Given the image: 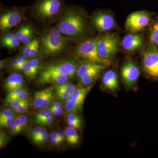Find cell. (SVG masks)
Listing matches in <instances>:
<instances>
[{
    "instance_id": "cell-1",
    "label": "cell",
    "mask_w": 158,
    "mask_h": 158,
    "mask_svg": "<svg viewBox=\"0 0 158 158\" xmlns=\"http://www.w3.org/2000/svg\"><path fill=\"white\" fill-rule=\"evenodd\" d=\"M56 27L72 40H78L88 32V20L85 12L78 7L65 6L59 15Z\"/></svg>"
},
{
    "instance_id": "cell-2",
    "label": "cell",
    "mask_w": 158,
    "mask_h": 158,
    "mask_svg": "<svg viewBox=\"0 0 158 158\" xmlns=\"http://www.w3.org/2000/svg\"><path fill=\"white\" fill-rule=\"evenodd\" d=\"M70 40L56 27L45 29L42 32L40 41V54L47 58L59 56L68 48Z\"/></svg>"
},
{
    "instance_id": "cell-3",
    "label": "cell",
    "mask_w": 158,
    "mask_h": 158,
    "mask_svg": "<svg viewBox=\"0 0 158 158\" xmlns=\"http://www.w3.org/2000/svg\"><path fill=\"white\" fill-rule=\"evenodd\" d=\"M65 7L64 0H37L32 10L38 19L48 21L59 17Z\"/></svg>"
},
{
    "instance_id": "cell-4",
    "label": "cell",
    "mask_w": 158,
    "mask_h": 158,
    "mask_svg": "<svg viewBox=\"0 0 158 158\" xmlns=\"http://www.w3.org/2000/svg\"><path fill=\"white\" fill-rule=\"evenodd\" d=\"M98 37L91 38L83 41L75 51V54L85 60L100 63L108 66L111 65V61L102 59L98 52Z\"/></svg>"
},
{
    "instance_id": "cell-5",
    "label": "cell",
    "mask_w": 158,
    "mask_h": 158,
    "mask_svg": "<svg viewBox=\"0 0 158 158\" xmlns=\"http://www.w3.org/2000/svg\"><path fill=\"white\" fill-rule=\"evenodd\" d=\"M79 62L75 59L59 60L46 64L40 73H57L65 75L72 78L76 75Z\"/></svg>"
},
{
    "instance_id": "cell-6",
    "label": "cell",
    "mask_w": 158,
    "mask_h": 158,
    "mask_svg": "<svg viewBox=\"0 0 158 158\" xmlns=\"http://www.w3.org/2000/svg\"><path fill=\"white\" fill-rule=\"evenodd\" d=\"M119 40L113 34H107L98 37V52L99 56L105 60L111 61L118 51Z\"/></svg>"
},
{
    "instance_id": "cell-7",
    "label": "cell",
    "mask_w": 158,
    "mask_h": 158,
    "mask_svg": "<svg viewBox=\"0 0 158 158\" xmlns=\"http://www.w3.org/2000/svg\"><path fill=\"white\" fill-rule=\"evenodd\" d=\"M26 8L12 7L4 9L0 17V29L3 32L8 31L22 21Z\"/></svg>"
},
{
    "instance_id": "cell-8",
    "label": "cell",
    "mask_w": 158,
    "mask_h": 158,
    "mask_svg": "<svg viewBox=\"0 0 158 158\" xmlns=\"http://www.w3.org/2000/svg\"><path fill=\"white\" fill-rule=\"evenodd\" d=\"M142 66L144 72L152 78L158 80V49L152 45L142 52Z\"/></svg>"
},
{
    "instance_id": "cell-9",
    "label": "cell",
    "mask_w": 158,
    "mask_h": 158,
    "mask_svg": "<svg viewBox=\"0 0 158 158\" xmlns=\"http://www.w3.org/2000/svg\"><path fill=\"white\" fill-rule=\"evenodd\" d=\"M92 86H82L77 88L65 102V107L66 111L69 113H75L81 112L85 99Z\"/></svg>"
},
{
    "instance_id": "cell-10",
    "label": "cell",
    "mask_w": 158,
    "mask_h": 158,
    "mask_svg": "<svg viewBox=\"0 0 158 158\" xmlns=\"http://www.w3.org/2000/svg\"><path fill=\"white\" fill-rule=\"evenodd\" d=\"M150 21L149 12L146 11H137L128 16L125 27L128 31L135 33L145 28L149 24Z\"/></svg>"
},
{
    "instance_id": "cell-11",
    "label": "cell",
    "mask_w": 158,
    "mask_h": 158,
    "mask_svg": "<svg viewBox=\"0 0 158 158\" xmlns=\"http://www.w3.org/2000/svg\"><path fill=\"white\" fill-rule=\"evenodd\" d=\"M140 74V70L138 66L132 61H127L122 67V79L128 88H132L135 86Z\"/></svg>"
},
{
    "instance_id": "cell-12",
    "label": "cell",
    "mask_w": 158,
    "mask_h": 158,
    "mask_svg": "<svg viewBox=\"0 0 158 158\" xmlns=\"http://www.w3.org/2000/svg\"><path fill=\"white\" fill-rule=\"evenodd\" d=\"M91 23L100 32H107L115 27V21L112 15L106 11H96L92 16Z\"/></svg>"
},
{
    "instance_id": "cell-13",
    "label": "cell",
    "mask_w": 158,
    "mask_h": 158,
    "mask_svg": "<svg viewBox=\"0 0 158 158\" xmlns=\"http://www.w3.org/2000/svg\"><path fill=\"white\" fill-rule=\"evenodd\" d=\"M52 89L51 87H49L35 93L33 101L34 108L40 109L48 107L53 103L54 97Z\"/></svg>"
},
{
    "instance_id": "cell-14",
    "label": "cell",
    "mask_w": 158,
    "mask_h": 158,
    "mask_svg": "<svg viewBox=\"0 0 158 158\" xmlns=\"http://www.w3.org/2000/svg\"><path fill=\"white\" fill-rule=\"evenodd\" d=\"M106 65L85 60L79 62L76 75L79 79L96 72H102Z\"/></svg>"
},
{
    "instance_id": "cell-15",
    "label": "cell",
    "mask_w": 158,
    "mask_h": 158,
    "mask_svg": "<svg viewBox=\"0 0 158 158\" xmlns=\"http://www.w3.org/2000/svg\"><path fill=\"white\" fill-rule=\"evenodd\" d=\"M144 44L143 36L140 34H128L123 38L122 42L123 48L129 52H134L141 48Z\"/></svg>"
},
{
    "instance_id": "cell-16",
    "label": "cell",
    "mask_w": 158,
    "mask_h": 158,
    "mask_svg": "<svg viewBox=\"0 0 158 158\" xmlns=\"http://www.w3.org/2000/svg\"><path fill=\"white\" fill-rule=\"evenodd\" d=\"M69 78H70L69 77L65 75L57 73H40L38 78V82L41 85H61L67 83Z\"/></svg>"
},
{
    "instance_id": "cell-17",
    "label": "cell",
    "mask_w": 158,
    "mask_h": 158,
    "mask_svg": "<svg viewBox=\"0 0 158 158\" xmlns=\"http://www.w3.org/2000/svg\"><path fill=\"white\" fill-rule=\"evenodd\" d=\"M102 85L105 90L111 92L117 90L118 87V81L115 71L110 69L107 71L102 79Z\"/></svg>"
},
{
    "instance_id": "cell-18",
    "label": "cell",
    "mask_w": 158,
    "mask_h": 158,
    "mask_svg": "<svg viewBox=\"0 0 158 158\" xmlns=\"http://www.w3.org/2000/svg\"><path fill=\"white\" fill-rule=\"evenodd\" d=\"M23 77L21 74L13 73L6 79L4 88L6 91L9 92L13 89L23 87Z\"/></svg>"
},
{
    "instance_id": "cell-19",
    "label": "cell",
    "mask_w": 158,
    "mask_h": 158,
    "mask_svg": "<svg viewBox=\"0 0 158 158\" xmlns=\"http://www.w3.org/2000/svg\"><path fill=\"white\" fill-rule=\"evenodd\" d=\"M27 122V118L25 115H20L16 117L13 124L10 126V133L12 135L19 134L25 128Z\"/></svg>"
},
{
    "instance_id": "cell-20",
    "label": "cell",
    "mask_w": 158,
    "mask_h": 158,
    "mask_svg": "<svg viewBox=\"0 0 158 158\" xmlns=\"http://www.w3.org/2000/svg\"><path fill=\"white\" fill-rule=\"evenodd\" d=\"M65 139L70 145H75L78 143L80 137L76 129L70 127L66 128L65 131Z\"/></svg>"
},
{
    "instance_id": "cell-21",
    "label": "cell",
    "mask_w": 158,
    "mask_h": 158,
    "mask_svg": "<svg viewBox=\"0 0 158 158\" xmlns=\"http://www.w3.org/2000/svg\"><path fill=\"white\" fill-rule=\"evenodd\" d=\"M149 38L152 45L158 47V20L153 24L151 27Z\"/></svg>"
},
{
    "instance_id": "cell-22",
    "label": "cell",
    "mask_w": 158,
    "mask_h": 158,
    "mask_svg": "<svg viewBox=\"0 0 158 158\" xmlns=\"http://www.w3.org/2000/svg\"><path fill=\"white\" fill-rule=\"evenodd\" d=\"M29 97V94L25 90H23L20 93L17 94L15 95L9 97H6V101L7 103L13 101L27 99Z\"/></svg>"
},
{
    "instance_id": "cell-23",
    "label": "cell",
    "mask_w": 158,
    "mask_h": 158,
    "mask_svg": "<svg viewBox=\"0 0 158 158\" xmlns=\"http://www.w3.org/2000/svg\"><path fill=\"white\" fill-rule=\"evenodd\" d=\"M28 65L31 67L35 74L37 75L41 67V61L39 57H33L28 60Z\"/></svg>"
},
{
    "instance_id": "cell-24",
    "label": "cell",
    "mask_w": 158,
    "mask_h": 158,
    "mask_svg": "<svg viewBox=\"0 0 158 158\" xmlns=\"http://www.w3.org/2000/svg\"><path fill=\"white\" fill-rule=\"evenodd\" d=\"M33 33H34V31H33V28L32 26L28 24L27 27L25 32L23 35L22 37L20 40L21 42L26 44L30 42L32 40Z\"/></svg>"
},
{
    "instance_id": "cell-25",
    "label": "cell",
    "mask_w": 158,
    "mask_h": 158,
    "mask_svg": "<svg viewBox=\"0 0 158 158\" xmlns=\"http://www.w3.org/2000/svg\"><path fill=\"white\" fill-rule=\"evenodd\" d=\"M56 90V93L59 98L63 101H66L69 97L70 94L59 85H54Z\"/></svg>"
},
{
    "instance_id": "cell-26",
    "label": "cell",
    "mask_w": 158,
    "mask_h": 158,
    "mask_svg": "<svg viewBox=\"0 0 158 158\" xmlns=\"http://www.w3.org/2000/svg\"><path fill=\"white\" fill-rule=\"evenodd\" d=\"M32 45L30 53V58H33L36 56L39 52L40 41L37 38H34L32 40Z\"/></svg>"
},
{
    "instance_id": "cell-27",
    "label": "cell",
    "mask_w": 158,
    "mask_h": 158,
    "mask_svg": "<svg viewBox=\"0 0 158 158\" xmlns=\"http://www.w3.org/2000/svg\"><path fill=\"white\" fill-rule=\"evenodd\" d=\"M15 113L16 112L13 110L10 109H4L2 111H1L0 113V120L13 117V116H16Z\"/></svg>"
},
{
    "instance_id": "cell-28",
    "label": "cell",
    "mask_w": 158,
    "mask_h": 158,
    "mask_svg": "<svg viewBox=\"0 0 158 158\" xmlns=\"http://www.w3.org/2000/svg\"><path fill=\"white\" fill-rule=\"evenodd\" d=\"M15 37H16L15 33L13 32H9L6 33L1 39V43L2 46L3 47L6 44L11 41Z\"/></svg>"
},
{
    "instance_id": "cell-29",
    "label": "cell",
    "mask_w": 158,
    "mask_h": 158,
    "mask_svg": "<svg viewBox=\"0 0 158 158\" xmlns=\"http://www.w3.org/2000/svg\"><path fill=\"white\" fill-rule=\"evenodd\" d=\"M20 42V40L17 38V37H15L11 41L6 44L3 47L9 49H14L17 48L19 46Z\"/></svg>"
},
{
    "instance_id": "cell-30",
    "label": "cell",
    "mask_w": 158,
    "mask_h": 158,
    "mask_svg": "<svg viewBox=\"0 0 158 158\" xmlns=\"http://www.w3.org/2000/svg\"><path fill=\"white\" fill-rule=\"evenodd\" d=\"M67 123H76L82 124V119L80 116L75 114V113H69L67 116Z\"/></svg>"
},
{
    "instance_id": "cell-31",
    "label": "cell",
    "mask_w": 158,
    "mask_h": 158,
    "mask_svg": "<svg viewBox=\"0 0 158 158\" xmlns=\"http://www.w3.org/2000/svg\"><path fill=\"white\" fill-rule=\"evenodd\" d=\"M48 109L43 108L40 110L39 112L36 113L35 115V117H34V121L35 123L37 124H38L43 119L45 114L48 112Z\"/></svg>"
},
{
    "instance_id": "cell-32",
    "label": "cell",
    "mask_w": 158,
    "mask_h": 158,
    "mask_svg": "<svg viewBox=\"0 0 158 158\" xmlns=\"http://www.w3.org/2000/svg\"><path fill=\"white\" fill-rule=\"evenodd\" d=\"M28 60L27 58L26 57L24 56H21L16 58V59H14L12 60L11 62V69L15 68L16 66H18L20 64L23 63V62H25V61Z\"/></svg>"
},
{
    "instance_id": "cell-33",
    "label": "cell",
    "mask_w": 158,
    "mask_h": 158,
    "mask_svg": "<svg viewBox=\"0 0 158 158\" xmlns=\"http://www.w3.org/2000/svg\"><path fill=\"white\" fill-rule=\"evenodd\" d=\"M32 40L30 42L25 44V46L22 50V55L26 58H30V53L32 45Z\"/></svg>"
},
{
    "instance_id": "cell-34",
    "label": "cell",
    "mask_w": 158,
    "mask_h": 158,
    "mask_svg": "<svg viewBox=\"0 0 158 158\" xmlns=\"http://www.w3.org/2000/svg\"><path fill=\"white\" fill-rule=\"evenodd\" d=\"M8 103L12 109H15V108L21 106L29 104V102L27 99L13 101L10 102Z\"/></svg>"
},
{
    "instance_id": "cell-35",
    "label": "cell",
    "mask_w": 158,
    "mask_h": 158,
    "mask_svg": "<svg viewBox=\"0 0 158 158\" xmlns=\"http://www.w3.org/2000/svg\"><path fill=\"white\" fill-rule=\"evenodd\" d=\"M16 117H17L16 116H13V117L0 120V126L1 127H9L11 126V125L13 124Z\"/></svg>"
},
{
    "instance_id": "cell-36",
    "label": "cell",
    "mask_w": 158,
    "mask_h": 158,
    "mask_svg": "<svg viewBox=\"0 0 158 158\" xmlns=\"http://www.w3.org/2000/svg\"><path fill=\"white\" fill-rule=\"evenodd\" d=\"M69 94H72L77 89L76 87L73 84L66 83L62 85H59Z\"/></svg>"
},
{
    "instance_id": "cell-37",
    "label": "cell",
    "mask_w": 158,
    "mask_h": 158,
    "mask_svg": "<svg viewBox=\"0 0 158 158\" xmlns=\"http://www.w3.org/2000/svg\"><path fill=\"white\" fill-rule=\"evenodd\" d=\"M50 135L49 133L47 132L45 135H44L43 136H41L40 138H37V139H35L33 140L34 143L35 144H37V145H41L43 144H45L47 142L48 140V138H49Z\"/></svg>"
},
{
    "instance_id": "cell-38",
    "label": "cell",
    "mask_w": 158,
    "mask_h": 158,
    "mask_svg": "<svg viewBox=\"0 0 158 158\" xmlns=\"http://www.w3.org/2000/svg\"><path fill=\"white\" fill-rule=\"evenodd\" d=\"M27 26L28 24L23 25L20 27L19 29L16 31V33H15V35H16V37L19 39L20 40L21 38L22 37L23 35L25 32L26 30H27Z\"/></svg>"
},
{
    "instance_id": "cell-39",
    "label": "cell",
    "mask_w": 158,
    "mask_h": 158,
    "mask_svg": "<svg viewBox=\"0 0 158 158\" xmlns=\"http://www.w3.org/2000/svg\"><path fill=\"white\" fill-rule=\"evenodd\" d=\"M29 104L21 106L18 107L13 109V110L17 113H24L27 112L29 107Z\"/></svg>"
},
{
    "instance_id": "cell-40",
    "label": "cell",
    "mask_w": 158,
    "mask_h": 158,
    "mask_svg": "<svg viewBox=\"0 0 158 158\" xmlns=\"http://www.w3.org/2000/svg\"><path fill=\"white\" fill-rule=\"evenodd\" d=\"M28 60L25 61V62H23L21 64H20L18 66H16L15 68L12 69V70L15 71H22L23 72L25 70L27 66L28 62Z\"/></svg>"
},
{
    "instance_id": "cell-41",
    "label": "cell",
    "mask_w": 158,
    "mask_h": 158,
    "mask_svg": "<svg viewBox=\"0 0 158 158\" xmlns=\"http://www.w3.org/2000/svg\"><path fill=\"white\" fill-rule=\"evenodd\" d=\"M0 147L1 148H2L3 146H5L6 143L7 142L8 138L7 136L5 135L2 131H1V135H0Z\"/></svg>"
},
{
    "instance_id": "cell-42",
    "label": "cell",
    "mask_w": 158,
    "mask_h": 158,
    "mask_svg": "<svg viewBox=\"0 0 158 158\" xmlns=\"http://www.w3.org/2000/svg\"><path fill=\"white\" fill-rule=\"evenodd\" d=\"M24 90H25V89L23 87L13 89V90H10V91L8 92V94H7L6 97L11 96H12V95H15V94H17L20 93L21 92H22V91Z\"/></svg>"
},
{
    "instance_id": "cell-43",
    "label": "cell",
    "mask_w": 158,
    "mask_h": 158,
    "mask_svg": "<svg viewBox=\"0 0 158 158\" xmlns=\"http://www.w3.org/2000/svg\"><path fill=\"white\" fill-rule=\"evenodd\" d=\"M53 122V116H51L49 118L43 120L40 123L39 125H48L52 124Z\"/></svg>"
},
{
    "instance_id": "cell-44",
    "label": "cell",
    "mask_w": 158,
    "mask_h": 158,
    "mask_svg": "<svg viewBox=\"0 0 158 158\" xmlns=\"http://www.w3.org/2000/svg\"><path fill=\"white\" fill-rule=\"evenodd\" d=\"M40 129H41V127H34L32 130V131L31 132V137L32 138V139L34 137H36V136L38 135V133L40 131Z\"/></svg>"
},
{
    "instance_id": "cell-45",
    "label": "cell",
    "mask_w": 158,
    "mask_h": 158,
    "mask_svg": "<svg viewBox=\"0 0 158 158\" xmlns=\"http://www.w3.org/2000/svg\"><path fill=\"white\" fill-rule=\"evenodd\" d=\"M11 62H12V61H11V59H5L1 60V61H0V68H1V69L4 68L8 63Z\"/></svg>"
},
{
    "instance_id": "cell-46",
    "label": "cell",
    "mask_w": 158,
    "mask_h": 158,
    "mask_svg": "<svg viewBox=\"0 0 158 158\" xmlns=\"http://www.w3.org/2000/svg\"><path fill=\"white\" fill-rule=\"evenodd\" d=\"M48 110L51 112H52L54 115H56V116H59V115H61L59 112V110H57L56 108L54 107L53 106H51L49 108Z\"/></svg>"
},
{
    "instance_id": "cell-47",
    "label": "cell",
    "mask_w": 158,
    "mask_h": 158,
    "mask_svg": "<svg viewBox=\"0 0 158 158\" xmlns=\"http://www.w3.org/2000/svg\"><path fill=\"white\" fill-rule=\"evenodd\" d=\"M65 138V134L64 131H61L59 133V139L60 143H62L64 141Z\"/></svg>"
},
{
    "instance_id": "cell-48",
    "label": "cell",
    "mask_w": 158,
    "mask_h": 158,
    "mask_svg": "<svg viewBox=\"0 0 158 158\" xmlns=\"http://www.w3.org/2000/svg\"><path fill=\"white\" fill-rule=\"evenodd\" d=\"M68 125L69 127L73 128L75 129H77L81 127L82 124L76 123H68Z\"/></svg>"
},
{
    "instance_id": "cell-49",
    "label": "cell",
    "mask_w": 158,
    "mask_h": 158,
    "mask_svg": "<svg viewBox=\"0 0 158 158\" xmlns=\"http://www.w3.org/2000/svg\"><path fill=\"white\" fill-rule=\"evenodd\" d=\"M58 138H59V133L57 132L56 131H53L52 132V134H51L50 136L51 140L57 139Z\"/></svg>"
},
{
    "instance_id": "cell-50",
    "label": "cell",
    "mask_w": 158,
    "mask_h": 158,
    "mask_svg": "<svg viewBox=\"0 0 158 158\" xmlns=\"http://www.w3.org/2000/svg\"><path fill=\"white\" fill-rule=\"evenodd\" d=\"M52 106H53L54 107H55L56 109L62 108V104H61V103L59 102H55L53 103V104Z\"/></svg>"
},
{
    "instance_id": "cell-51",
    "label": "cell",
    "mask_w": 158,
    "mask_h": 158,
    "mask_svg": "<svg viewBox=\"0 0 158 158\" xmlns=\"http://www.w3.org/2000/svg\"><path fill=\"white\" fill-rule=\"evenodd\" d=\"M57 110H59V113H60V114H62L63 113V110H62V108H58L57 109Z\"/></svg>"
}]
</instances>
